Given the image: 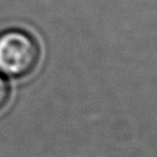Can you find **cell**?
Instances as JSON below:
<instances>
[{"label":"cell","mask_w":157,"mask_h":157,"mask_svg":"<svg viewBox=\"0 0 157 157\" xmlns=\"http://www.w3.org/2000/svg\"><path fill=\"white\" fill-rule=\"evenodd\" d=\"M10 97V84L6 80V76H4L0 73V111L5 108Z\"/></svg>","instance_id":"cell-2"},{"label":"cell","mask_w":157,"mask_h":157,"mask_svg":"<svg viewBox=\"0 0 157 157\" xmlns=\"http://www.w3.org/2000/svg\"><path fill=\"white\" fill-rule=\"evenodd\" d=\"M40 48L31 34L22 29L0 33V73L6 78H22L37 68Z\"/></svg>","instance_id":"cell-1"}]
</instances>
